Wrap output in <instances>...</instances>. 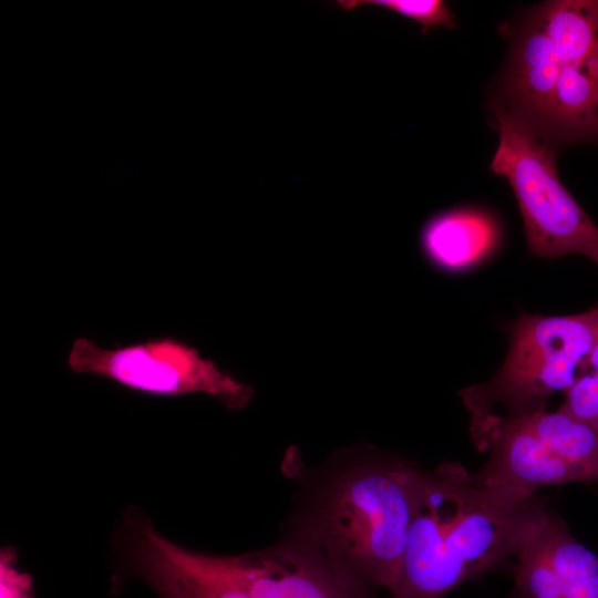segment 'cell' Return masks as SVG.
I'll use <instances>...</instances> for the list:
<instances>
[{"label":"cell","mask_w":598,"mask_h":598,"mask_svg":"<svg viewBox=\"0 0 598 598\" xmlns=\"http://www.w3.org/2000/svg\"><path fill=\"white\" fill-rule=\"evenodd\" d=\"M547 506L483 484L446 462L423 471L399 576L390 598H443L513 559Z\"/></svg>","instance_id":"6da1fadb"},{"label":"cell","mask_w":598,"mask_h":598,"mask_svg":"<svg viewBox=\"0 0 598 598\" xmlns=\"http://www.w3.org/2000/svg\"><path fill=\"white\" fill-rule=\"evenodd\" d=\"M423 471L368 453L329 478L295 538L358 596L390 591L405 555Z\"/></svg>","instance_id":"7a4b0ae2"},{"label":"cell","mask_w":598,"mask_h":598,"mask_svg":"<svg viewBox=\"0 0 598 598\" xmlns=\"http://www.w3.org/2000/svg\"><path fill=\"white\" fill-rule=\"evenodd\" d=\"M471 432L487 454L475 474L492 488L528 498L545 486L598 482V430L561 409L471 415Z\"/></svg>","instance_id":"3957f363"},{"label":"cell","mask_w":598,"mask_h":598,"mask_svg":"<svg viewBox=\"0 0 598 598\" xmlns=\"http://www.w3.org/2000/svg\"><path fill=\"white\" fill-rule=\"evenodd\" d=\"M598 338V308L567 316L523 313L511 327L506 358L487 382L461 392L470 415L502 404L507 415L546 409L579 377Z\"/></svg>","instance_id":"277c9868"},{"label":"cell","mask_w":598,"mask_h":598,"mask_svg":"<svg viewBox=\"0 0 598 598\" xmlns=\"http://www.w3.org/2000/svg\"><path fill=\"white\" fill-rule=\"evenodd\" d=\"M494 115L499 142L489 167L515 194L530 254L598 265V226L560 182L551 145L502 107Z\"/></svg>","instance_id":"5b68a950"},{"label":"cell","mask_w":598,"mask_h":598,"mask_svg":"<svg viewBox=\"0 0 598 598\" xmlns=\"http://www.w3.org/2000/svg\"><path fill=\"white\" fill-rule=\"evenodd\" d=\"M68 367L79 374L110 380L155 396L204 393L230 410L248 405L254 389L203 358L195 347L175 337H156L115 348H102L81 337L73 341Z\"/></svg>","instance_id":"8992f818"},{"label":"cell","mask_w":598,"mask_h":598,"mask_svg":"<svg viewBox=\"0 0 598 598\" xmlns=\"http://www.w3.org/2000/svg\"><path fill=\"white\" fill-rule=\"evenodd\" d=\"M122 539L131 575L161 598H252L234 556L188 550L161 535L136 513L126 515Z\"/></svg>","instance_id":"52a82bcc"},{"label":"cell","mask_w":598,"mask_h":598,"mask_svg":"<svg viewBox=\"0 0 598 598\" xmlns=\"http://www.w3.org/2000/svg\"><path fill=\"white\" fill-rule=\"evenodd\" d=\"M508 598H598V556L543 508L514 557Z\"/></svg>","instance_id":"ba28073f"},{"label":"cell","mask_w":598,"mask_h":598,"mask_svg":"<svg viewBox=\"0 0 598 598\" xmlns=\"http://www.w3.org/2000/svg\"><path fill=\"white\" fill-rule=\"evenodd\" d=\"M511 33V54L502 79L504 105L515 120L545 141L560 60L534 10Z\"/></svg>","instance_id":"9c48e42d"},{"label":"cell","mask_w":598,"mask_h":598,"mask_svg":"<svg viewBox=\"0 0 598 598\" xmlns=\"http://www.w3.org/2000/svg\"><path fill=\"white\" fill-rule=\"evenodd\" d=\"M234 558L252 598H362L297 538Z\"/></svg>","instance_id":"30bf717a"},{"label":"cell","mask_w":598,"mask_h":598,"mask_svg":"<svg viewBox=\"0 0 598 598\" xmlns=\"http://www.w3.org/2000/svg\"><path fill=\"white\" fill-rule=\"evenodd\" d=\"M498 228L485 213L450 210L432 217L421 233L425 257L435 267L458 271L475 266L495 248Z\"/></svg>","instance_id":"8fae6325"},{"label":"cell","mask_w":598,"mask_h":598,"mask_svg":"<svg viewBox=\"0 0 598 598\" xmlns=\"http://www.w3.org/2000/svg\"><path fill=\"white\" fill-rule=\"evenodd\" d=\"M547 136L561 144H598V51L576 62H560Z\"/></svg>","instance_id":"7c38bea8"},{"label":"cell","mask_w":598,"mask_h":598,"mask_svg":"<svg viewBox=\"0 0 598 598\" xmlns=\"http://www.w3.org/2000/svg\"><path fill=\"white\" fill-rule=\"evenodd\" d=\"M560 62L598 51V0H555L534 9Z\"/></svg>","instance_id":"4fadbf2b"},{"label":"cell","mask_w":598,"mask_h":598,"mask_svg":"<svg viewBox=\"0 0 598 598\" xmlns=\"http://www.w3.org/2000/svg\"><path fill=\"white\" fill-rule=\"evenodd\" d=\"M337 4L346 11L363 6L391 10L417 22L423 34L435 27H456L453 12L441 0H340Z\"/></svg>","instance_id":"5bb4252c"},{"label":"cell","mask_w":598,"mask_h":598,"mask_svg":"<svg viewBox=\"0 0 598 598\" xmlns=\"http://www.w3.org/2000/svg\"><path fill=\"white\" fill-rule=\"evenodd\" d=\"M564 394L559 409L598 430V338L576 382Z\"/></svg>","instance_id":"9a60e30c"},{"label":"cell","mask_w":598,"mask_h":598,"mask_svg":"<svg viewBox=\"0 0 598 598\" xmlns=\"http://www.w3.org/2000/svg\"><path fill=\"white\" fill-rule=\"evenodd\" d=\"M16 551L12 547L0 554V598H33L32 578L18 570Z\"/></svg>","instance_id":"2e32d148"}]
</instances>
